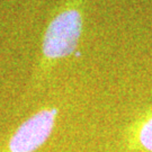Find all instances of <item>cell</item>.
<instances>
[{
    "label": "cell",
    "instance_id": "1",
    "mask_svg": "<svg viewBox=\"0 0 152 152\" xmlns=\"http://www.w3.org/2000/svg\"><path fill=\"white\" fill-rule=\"evenodd\" d=\"M85 0H61L44 29L39 56L31 78V90L38 88L50 78L55 65L77 50L83 31Z\"/></svg>",
    "mask_w": 152,
    "mask_h": 152
},
{
    "label": "cell",
    "instance_id": "4",
    "mask_svg": "<svg viewBox=\"0 0 152 152\" xmlns=\"http://www.w3.org/2000/svg\"><path fill=\"white\" fill-rule=\"evenodd\" d=\"M39 4H41V0H27V6L31 10L39 7Z\"/></svg>",
    "mask_w": 152,
    "mask_h": 152
},
{
    "label": "cell",
    "instance_id": "3",
    "mask_svg": "<svg viewBox=\"0 0 152 152\" xmlns=\"http://www.w3.org/2000/svg\"><path fill=\"white\" fill-rule=\"evenodd\" d=\"M123 144L129 152H152V106L126 127Z\"/></svg>",
    "mask_w": 152,
    "mask_h": 152
},
{
    "label": "cell",
    "instance_id": "2",
    "mask_svg": "<svg viewBox=\"0 0 152 152\" xmlns=\"http://www.w3.org/2000/svg\"><path fill=\"white\" fill-rule=\"evenodd\" d=\"M58 116V107L38 109L12 132L0 152H36L52 135Z\"/></svg>",
    "mask_w": 152,
    "mask_h": 152
}]
</instances>
